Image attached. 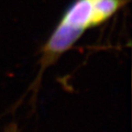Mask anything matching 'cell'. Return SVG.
<instances>
[{
	"mask_svg": "<svg viewBox=\"0 0 132 132\" xmlns=\"http://www.w3.org/2000/svg\"><path fill=\"white\" fill-rule=\"evenodd\" d=\"M5 132H18V131H16V128H15L14 126H12V127H10V128H8L7 130L5 131Z\"/></svg>",
	"mask_w": 132,
	"mask_h": 132,
	"instance_id": "cell-1",
	"label": "cell"
}]
</instances>
